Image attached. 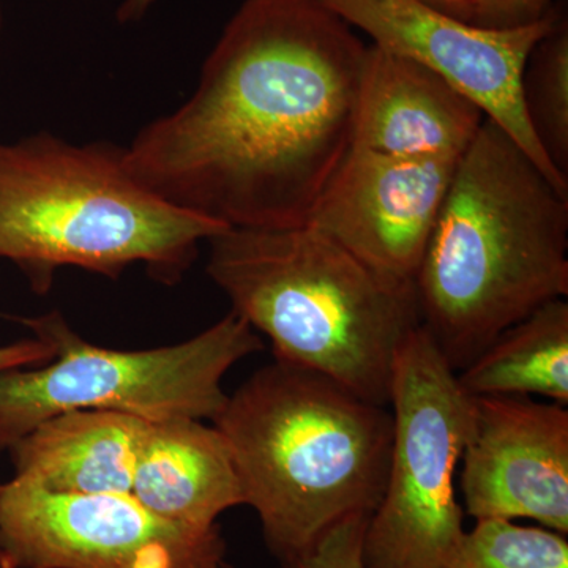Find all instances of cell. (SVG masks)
Segmentation results:
<instances>
[{
  "label": "cell",
  "instance_id": "1",
  "mask_svg": "<svg viewBox=\"0 0 568 568\" xmlns=\"http://www.w3.org/2000/svg\"><path fill=\"white\" fill-rule=\"evenodd\" d=\"M366 47L320 0H245L193 95L125 148L126 170L230 230L304 226L353 151Z\"/></svg>",
  "mask_w": 568,
  "mask_h": 568
},
{
  "label": "cell",
  "instance_id": "2",
  "mask_svg": "<svg viewBox=\"0 0 568 568\" xmlns=\"http://www.w3.org/2000/svg\"><path fill=\"white\" fill-rule=\"evenodd\" d=\"M422 325L455 373L568 295V192L485 118L459 156L414 280Z\"/></svg>",
  "mask_w": 568,
  "mask_h": 568
},
{
  "label": "cell",
  "instance_id": "3",
  "mask_svg": "<svg viewBox=\"0 0 568 568\" xmlns=\"http://www.w3.org/2000/svg\"><path fill=\"white\" fill-rule=\"evenodd\" d=\"M212 425L280 562L339 523L368 517L386 487L394 417L328 377L275 361L257 369Z\"/></svg>",
  "mask_w": 568,
  "mask_h": 568
},
{
  "label": "cell",
  "instance_id": "4",
  "mask_svg": "<svg viewBox=\"0 0 568 568\" xmlns=\"http://www.w3.org/2000/svg\"><path fill=\"white\" fill-rule=\"evenodd\" d=\"M207 274L271 339L275 361L388 406L396 353L420 327L416 287L379 274L312 224L226 230Z\"/></svg>",
  "mask_w": 568,
  "mask_h": 568
},
{
  "label": "cell",
  "instance_id": "5",
  "mask_svg": "<svg viewBox=\"0 0 568 568\" xmlns=\"http://www.w3.org/2000/svg\"><path fill=\"white\" fill-rule=\"evenodd\" d=\"M230 227L168 204L125 166V148L48 132L0 141V260L47 294L62 267L118 280L144 264L173 284Z\"/></svg>",
  "mask_w": 568,
  "mask_h": 568
},
{
  "label": "cell",
  "instance_id": "6",
  "mask_svg": "<svg viewBox=\"0 0 568 568\" xmlns=\"http://www.w3.org/2000/svg\"><path fill=\"white\" fill-rule=\"evenodd\" d=\"M11 320L50 343L54 357L0 372V454L41 422L73 410L212 422L227 399L224 376L264 349L260 334L234 312L185 342L136 351L93 345L58 312Z\"/></svg>",
  "mask_w": 568,
  "mask_h": 568
},
{
  "label": "cell",
  "instance_id": "7",
  "mask_svg": "<svg viewBox=\"0 0 568 568\" xmlns=\"http://www.w3.org/2000/svg\"><path fill=\"white\" fill-rule=\"evenodd\" d=\"M390 458L364 532L366 568H447L465 538L457 497L473 396L420 325L399 346L390 386Z\"/></svg>",
  "mask_w": 568,
  "mask_h": 568
},
{
  "label": "cell",
  "instance_id": "8",
  "mask_svg": "<svg viewBox=\"0 0 568 568\" xmlns=\"http://www.w3.org/2000/svg\"><path fill=\"white\" fill-rule=\"evenodd\" d=\"M0 555L14 568H224L226 541L130 493L55 495L13 477L0 484Z\"/></svg>",
  "mask_w": 568,
  "mask_h": 568
},
{
  "label": "cell",
  "instance_id": "9",
  "mask_svg": "<svg viewBox=\"0 0 568 568\" xmlns=\"http://www.w3.org/2000/svg\"><path fill=\"white\" fill-rule=\"evenodd\" d=\"M372 44L420 63L484 111L549 181L568 192V179L556 171L526 114L521 81L530 51L551 31L555 10L537 24L514 31L478 28L420 0H320Z\"/></svg>",
  "mask_w": 568,
  "mask_h": 568
},
{
  "label": "cell",
  "instance_id": "10",
  "mask_svg": "<svg viewBox=\"0 0 568 568\" xmlns=\"http://www.w3.org/2000/svg\"><path fill=\"white\" fill-rule=\"evenodd\" d=\"M459 467L470 518L530 519L567 536V406L530 396H473Z\"/></svg>",
  "mask_w": 568,
  "mask_h": 568
},
{
  "label": "cell",
  "instance_id": "11",
  "mask_svg": "<svg viewBox=\"0 0 568 568\" xmlns=\"http://www.w3.org/2000/svg\"><path fill=\"white\" fill-rule=\"evenodd\" d=\"M458 160L353 148L306 224L379 274L414 283Z\"/></svg>",
  "mask_w": 568,
  "mask_h": 568
},
{
  "label": "cell",
  "instance_id": "12",
  "mask_svg": "<svg viewBox=\"0 0 568 568\" xmlns=\"http://www.w3.org/2000/svg\"><path fill=\"white\" fill-rule=\"evenodd\" d=\"M487 115L435 71L368 44L354 148L398 159H459Z\"/></svg>",
  "mask_w": 568,
  "mask_h": 568
},
{
  "label": "cell",
  "instance_id": "13",
  "mask_svg": "<svg viewBox=\"0 0 568 568\" xmlns=\"http://www.w3.org/2000/svg\"><path fill=\"white\" fill-rule=\"evenodd\" d=\"M145 429L114 410L59 414L9 448L13 477L55 495L132 493Z\"/></svg>",
  "mask_w": 568,
  "mask_h": 568
},
{
  "label": "cell",
  "instance_id": "14",
  "mask_svg": "<svg viewBox=\"0 0 568 568\" xmlns=\"http://www.w3.org/2000/svg\"><path fill=\"white\" fill-rule=\"evenodd\" d=\"M130 495L159 517L196 529L216 528L224 511L244 506L222 435L193 418L148 422Z\"/></svg>",
  "mask_w": 568,
  "mask_h": 568
},
{
  "label": "cell",
  "instance_id": "15",
  "mask_svg": "<svg viewBox=\"0 0 568 568\" xmlns=\"http://www.w3.org/2000/svg\"><path fill=\"white\" fill-rule=\"evenodd\" d=\"M469 396H541L568 406V302L556 298L506 328L457 373Z\"/></svg>",
  "mask_w": 568,
  "mask_h": 568
},
{
  "label": "cell",
  "instance_id": "16",
  "mask_svg": "<svg viewBox=\"0 0 568 568\" xmlns=\"http://www.w3.org/2000/svg\"><path fill=\"white\" fill-rule=\"evenodd\" d=\"M523 102L541 149L568 179V22L560 13L530 51L523 71Z\"/></svg>",
  "mask_w": 568,
  "mask_h": 568
},
{
  "label": "cell",
  "instance_id": "17",
  "mask_svg": "<svg viewBox=\"0 0 568 568\" xmlns=\"http://www.w3.org/2000/svg\"><path fill=\"white\" fill-rule=\"evenodd\" d=\"M447 568H568L567 536L517 521H476Z\"/></svg>",
  "mask_w": 568,
  "mask_h": 568
},
{
  "label": "cell",
  "instance_id": "18",
  "mask_svg": "<svg viewBox=\"0 0 568 568\" xmlns=\"http://www.w3.org/2000/svg\"><path fill=\"white\" fill-rule=\"evenodd\" d=\"M368 517H355L339 523L317 540L304 555L280 568H366L364 562V532ZM224 568H233L226 564Z\"/></svg>",
  "mask_w": 568,
  "mask_h": 568
},
{
  "label": "cell",
  "instance_id": "19",
  "mask_svg": "<svg viewBox=\"0 0 568 568\" xmlns=\"http://www.w3.org/2000/svg\"><path fill=\"white\" fill-rule=\"evenodd\" d=\"M466 3L470 24L496 31L528 28L555 10L552 0H466Z\"/></svg>",
  "mask_w": 568,
  "mask_h": 568
},
{
  "label": "cell",
  "instance_id": "20",
  "mask_svg": "<svg viewBox=\"0 0 568 568\" xmlns=\"http://www.w3.org/2000/svg\"><path fill=\"white\" fill-rule=\"evenodd\" d=\"M52 357H54V347L44 339L37 336L20 339V342L0 346V372L43 365Z\"/></svg>",
  "mask_w": 568,
  "mask_h": 568
},
{
  "label": "cell",
  "instance_id": "21",
  "mask_svg": "<svg viewBox=\"0 0 568 568\" xmlns=\"http://www.w3.org/2000/svg\"><path fill=\"white\" fill-rule=\"evenodd\" d=\"M153 3H155V0H123L115 17H118V21L121 22V24L141 20Z\"/></svg>",
  "mask_w": 568,
  "mask_h": 568
},
{
  "label": "cell",
  "instance_id": "22",
  "mask_svg": "<svg viewBox=\"0 0 568 568\" xmlns=\"http://www.w3.org/2000/svg\"><path fill=\"white\" fill-rule=\"evenodd\" d=\"M426 6L458 18V20L469 22V9H467L466 0H420Z\"/></svg>",
  "mask_w": 568,
  "mask_h": 568
},
{
  "label": "cell",
  "instance_id": "23",
  "mask_svg": "<svg viewBox=\"0 0 568 568\" xmlns=\"http://www.w3.org/2000/svg\"><path fill=\"white\" fill-rule=\"evenodd\" d=\"M0 568H14L11 566V562L9 559L3 558L2 555H0Z\"/></svg>",
  "mask_w": 568,
  "mask_h": 568
},
{
  "label": "cell",
  "instance_id": "24",
  "mask_svg": "<svg viewBox=\"0 0 568 568\" xmlns=\"http://www.w3.org/2000/svg\"><path fill=\"white\" fill-rule=\"evenodd\" d=\"M2 28H3V13H2V9H0V33H2Z\"/></svg>",
  "mask_w": 568,
  "mask_h": 568
}]
</instances>
